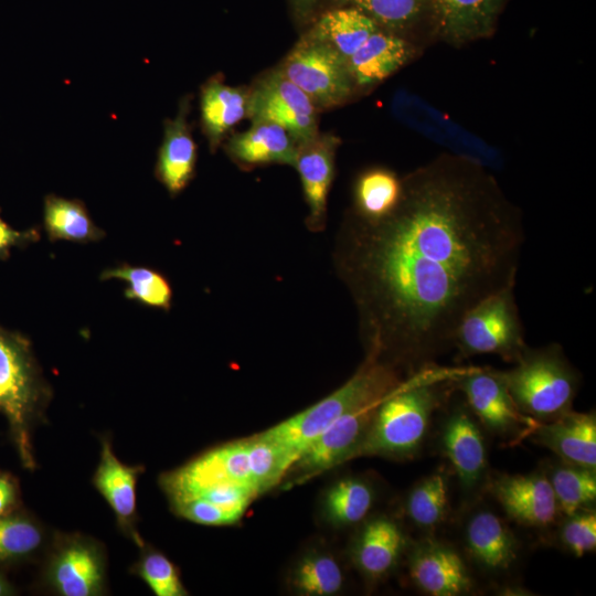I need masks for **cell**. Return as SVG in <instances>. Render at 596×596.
I'll use <instances>...</instances> for the list:
<instances>
[{"instance_id":"obj_43","label":"cell","mask_w":596,"mask_h":596,"mask_svg":"<svg viewBox=\"0 0 596 596\" xmlns=\"http://www.w3.org/2000/svg\"><path fill=\"white\" fill-rule=\"evenodd\" d=\"M13 594L10 583L0 574V596Z\"/></svg>"},{"instance_id":"obj_21","label":"cell","mask_w":596,"mask_h":596,"mask_svg":"<svg viewBox=\"0 0 596 596\" xmlns=\"http://www.w3.org/2000/svg\"><path fill=\"white\" fill-rule=\"evenodd\" d=\"M505 0H432L438 31L451 43L489 35Z\"/></svg>"},{"instance_id":"obj_39","label":"cell","mask_w":596,"mask_h":596,"mask_svg":"<svg viewBox=\"0 0 596 596\" xmlns=\"http://www.w3.org/2000/svg\"><path fill=\"white\" fill-rule=\"evenodd\" d=\"M180 517L204 525H230L240 519L217 505L199 498L171 501Z\"/></svg>"},{"instance_id":"obj_29","label":"cell","mask_w":596,"mask_h":596,"mask_svg":"<svg viewBox=\"0 0 596 596\" xmlns=\"http://www.w3.org/2000/svg\"><path fill=\"white\" fill-rule=\"evenodd\" d=\"M379 26L360 10L344 7L321 15L308 33L328 43L347 61Z\"/></svg>"},{"instance_id":"obj_2","label":"cell","mask_w":596,"mask_h":596,"mask_svg":"<svg viewBox=\"0 0 596 596\" xmlns=\"http://www.w3.org/2000/svg\"><path fill=\"white\" fill-rule=\"evenodd\" d=\"M466 370L429 363L411 373L377 404L353 458L413 457L424 441L433 413L455 389V380Z\"/></svg>"},{"instance_id":"obj_28","label":"cell","mask_w":596,"mask_h":596,"mask_svg":"<svg viewBox=\"0 0 596 596\" xmlns=\"http://www.w3.org/2000/svg\"><path fill=\"white\" fill-rule=\"evenodd\" d=\"M373 503L372 486L362 478L347 477L326 489L320 510L328 524L343 528L364 520Z\"/></svg>"},{"instance_id":"obj_5","label":"cell","mask_w":596,"mask_h":596,"mask_svg":"<svg viewBox=\"0 0 596 596\" xmlns=\"http://www.w3.org/2000/svg\"><path fill=\"white\" fill-rule=\"evenodd\" d=\"M500 374L518 408L538 422L571 411L579 385L577 372L556 343L528 348L513 368Z\"/></svg>"},{"instance_id":"obj_40","label":"cell","mask_w":596,"mask_h":596,"mask_svg":"<svg viewBox=\"0 0 596 596\" xmlns=\"http://www.w3.org/2000/svg\"><path fill=\"white\" fill-rule=\"evenodd\" d=\"M40 238V231L31 227L18 231L0 216V259L9 258L12 247H25Z\"/></svg>"},{"instance_id":"obj_3","label":"cell","mask_w":596,"mask_h":596,"mask_svg":"<svg viewBox=\"0 0 596 596\" xmlns=\"http://www.w3.org/2000/svg\"><path fill=\"white\" fill-rule=\"evenodd\" d=\"M402 382L401 370L366 355L358 371L338 390L257 436L280 448L292 465L301 451L336 421L379 403Z\"/></svg>"},{"instance_id":"obj_34","label":"cell","mask_w":596,"mask_h":596,"mask_svg":"<svg viewBox=\"0 0 596 596\" xmlns=\"http://www.w3.org/2000/svg\"><path fill=\"white\" fill-rule=\"evenodd\" d=\"M43 540L40 526L23 514L0 517V564L21 561L34 553Z\"/></svg>"},{"instance_id":"obj_33","label":"cell","mask_w":596,"mask_h":596,"mask_svg":"<svg viewBox=\"0 0 596 596\" xmlns=\"http://www.w3.org/2000/svg\"><path fill=\"white\" fill-rule=\"evenodd\" d=\"M547 478L558 510L565 515L582 509H588L595 502V470L563 461L552 470Z\"/></svg>"},{"instance_id":"obj_18","label":"cell","mask_w":596,"mask_h":596,"mask_svg":"<svg viewBox=\"0 0 596 596\" xmlns=\"http://www.w3.org/2000/svg\"><path fill=\"white\" fill-rule=\"evenodd\" d=\"M49 576L61 595H96L104 583L102 557L92 544L73 540L58 550L51 563Z\"/></svg>"},{"instance_id":"obj_6","label":"cell","mask_w":596,"mask_h":596,"mask_svg":"<svg viewBox=\"0 0 596 596\" xmlns=\"http://www.w3.org/2000/svg\"><path fill=\"white\" fill-rule=\"evenodd\" d=\"M453 348L458 358L496 354L515 362L529 348L514 296V286L507 287L478 302L457 326Z\"/></svg>"},{"instance_id":"obj_15","label":"cell","mask_w":596,"mask_h":596,"mask_svg":"<svg viewBox=\"0 0 596 596\" xmlns=\"http://www.w3.org/2000/svg\"><path fill=\"white\" fill-rule=\"evenodd\" d=\"M533 440L563 461L595 470L596 417L594 413L568 411L561 416L539 422L530 433Z\"/></svg>"},{"instance_id":"obj_37","label":"cell","mask_w":596,"mask_h":596,"mask_svg":"<svg viewBox=\"0 0 596 596\" xmlns=\"http://www.w3.org/2000/svg\"><path fill=\"white\" fill-rule=\"evenodd\" d=\"M564 547L577 557L595 550L596 513L592 508L578 510L570 515L560 529Z\"/></svg>"},{"instance_id":"obj_1","label":"cell","mask_w":596,"mask_h":596,"mask_svg":"<svg viewBox=\"0 0 596 596\" xmlns=\"http://www.w3.org/2000/svg\"><path fill=\"white\" fill-rule=\"evenodd\" d=\"M401 181L389 214L345 221L333 256L366 355L413 373L453 348L472 307L515 286L525 234L477 159L441 156Z\"/></svg>"},{"instance_id":"obj_11","label":"cell","mask_w":596,"mask_h":596,"mask_svg":"<svg viewBox=\"0 0 596 596\" xmlns=\"http://www.w3.org/2000/svg\"><path fill=\"white\" fill-rule=\"evenodd\" d=\"M379 403L342 416L315 438L288 470L295 473V481L306 480L345 460L353 459Z\"/></svg>"},{"instance_id":"obj_24","label":"cell","mask_w":596,"mask_h":596,"mask_svg":"<svg viewBox=\"0 0 596 596\" xmlns=\"http://www.w3.org/2000/svg\"><path fill=\"white\" fill-rule=\"evenodd\" d=\"M249 91L224 84L214 77L201 92V119L210 147L214 149L235 125L247 116Z\"/></svg>"},{"instance_id":"obj_17","label":"cell","mask_w":596,"mask_h":596,"mask_svg":"<svg viewBox=\"0 0 596 596\" xmlns=\"http://www.w3.org/2000/svg\"><path fill=\"white\" fill-rule=\"evenodd\" d=\"M405 549V536L398 524L385 515L366 521L350 547V557L369 581L385 578L396 566Z\"/></svg>"},{"instance_id":"obj_31","label":"cell","mask_w":596,"mask_h":596,"mask_svg":"<svg viewBox=\"0 0 596 596\" xmlns=\"http://www.w3.org/2000/svg\"><path fill=\"white\" fill-rule=\"evenodd\" d=\"M402 181L386 169L375 168L363 172L354 189L355 214L366 220H377L389 214L397 204Z\"/></svg>"},{"instance_id":"obj_9","label":"cell","mask_w":596,"mask_h":596,"mask_svg":"<svg viewBox=\"0 0 596 596\" xmlns=\"http://www.w3.org/2000/svg\"><path fill=\"white\" fill-rule=\"evenodd\" d=\"M219 483L245 486L259 494L249 438L206 451L182 468L167 473L161 482L170 500Z\"/></svg>"},{"instance_id":"obj_19","label":"cell","mask_w":596,"mask_h":596,"mask_svg":"<svg viewBox=\"0 0 596 596\" xmlns=\"http://www.w3.org/2000/svg\"><path fill=\"white\" fill-rule=\"evenodd\" d=\"M188 100H182L178 115L167 120L156 164V177L174 196L185 189L194 174L196 146L188 124Z\"/></svg>"},{"instance_id":"obj_26","label":"cell","mask_w":596,"mask_h":596,"mask_svg":"<svg viewBox=\"0 0 596 596\" xmlns=\"http://www.w3.org/2000/svg\"><path fill=\"white\" fill-rule=\"evenodd\" d=\"M344 572L328 551L312 549L291 566L287 584L291 592L304 596H332L344 586Z\"/></svg>"},{"instance_id":"obj_38","label":"cell","mask_w":596,"mask_h":596,"mask_svg":"<svg viewBox=\"0 0 596 596\" xmlns=\"http://www.w3.org/2000/svg\"><path fill=\"white\" fill-rule=\"evenodd\" d=\"M256 496L257 493L253 489L245 486L236 483H219L201 488L180 498L172 499L171 501L190 498L203 499L241 519L246 508Z\"/></svg>"},{"instance_id":"obj_20","label":"cell","mask_w":596,"mask_h":596,"mask_svg":"<svg viewBox=\"0 0 596 596\" xmlns=\"http://www.w3.org/2000/svg\"><path fill=\"white\" fill-rule=\"evenodd\" d=\"M413 47L392 31L379 26L345 61L354 84L370 86L382 82L412 56Z\"/></svg>"},{"instance_id":"obj_13","label":"cell","mask_w":596,"mask_h":596,"mask_svg":"<svg viewBox=\"0 0 596 596\" xmlns=\"http://www.w3.org/2000/svg\"><path fill=\"white\" fill-rule=\"evenodd\" d=\"M490 489L505 513L520 524L547 526L560 512L549 478L543 473L501 475Z\"/></svg>"},{"instance_id":"obj_10","label":"cell","mask_w":596,"mask_h":596,"mask_svg":"<svg viewBox=\"0 0 596 596\" xmlns=\"http://www.w3.org/2000/svg\"><path fill=\"white\" fill-rule=\"evenodd\" d=\"M454 385L479 422L498 436L530 434L539 423L518 408L499 370L467 368Z\"/></svg>"},{"instance_id":"obj_4","label":"cell","mask_w":596,"mask_h":596,"mask_svg":"<svg viewBox=\"0 0 596 596\" xmlns=\"http://www.w3.org/2000/svg\"><path fill=\"white\" fill-rule=\"evenodd\" d=\"M46 398L47 387L29 339L0 326V413L28 469L34 468L31 430Z\"/></svg>"},{"instance_id":"obj_42","label":"cell","mask_w":596,"mask_h":596,"mask_svg":"<svg viewBox=\"0 0 596 596\" xmlns=\"http://www.w3.org/2000/svg\"><path fill=\"white\" fill-rule=\"evenodd\" d=\"M317 0H292L297 11L300 14H308Z\"/></svg>"},{"instance_id":"obj_35","label":"cell","mask_w":596,"mask_h":596,"mask_svg":"<svg viewBox=\"0 0 596 596\" xmlns=\"http://www.w3.org/2000/svg\"><path fill=\"white\" fill-rule=\"evenodd\" d=\"M384 29L401 30L414 24L432 9V0H344Z\"/></svg>"},{"instance_id":"obj_25","label":"cell","mask_w":596,"mask_h":596,"mask_svg":"<svg viewBox=\"0 0 596 596\" xmlns=\"http://www.w3.org/2000/svg\"><path fill=\"white\" fill-rule=\"evenodd\" d=\"M140 471L139 467L121 464L110 444L104 440L94 485L124 524H129L136 511V483Z\"/></svg>"},{"instance_id":"obj_36","label":"cell","mask_w":596,"mask_h":596,"mask_svg":"<svg viewBox=\"0 0 596 596\" xmlns=\"http://www.w3.org/2000/svg\"><path fill=\"white\" fill-rule=\"evenodd\" d=\"M138 574L157 596H183L188 594L177 567L161 553H147L138 564Z\"/></svg>"},{"instance_id":"obj_27","label":"cell","mask_w":596,"mask_h":596,"mask_svg":"<svg viewBox=\"0 0 596 596\" xmlns=\"http://www.w3.org/2000/svg\"><path fill=\"white\" fill-rule=\"evenodd\" d=\"M43 223L50 241L81 244L100 241L105 232L94 223L86 206L78 200L49 194L44 199Z\"/></svg>"},{"instance_id":"obj_16","label":"cell","mask_w":596,"mask_h":596,"mask_svg":"<svg viewBox=\"0 0 596 596\" xmlns=\"http://www.w3.org/2000/svg\"><path fill=\"white\" fill-rule=\"evenodd\" d=\"M440 446L462 488L478 487L487 469V449L481 430L467 408L456 407L446 418Z\"/></svg>"},{"instance_id":"obj_23","label":"cell","mask_w":596,"mask_h":596,"mask_svg":"<svg viewBox=\"0 0 596 596\" xmlns=\"http://www.w3.org/2000/svg\"><path fill=\"white\" fill-rule=\"evenodd\" d=\"M470 556L490 572L511 567L518 556V542L508 525L488 510L471 515L465 529Z\"/></svg>"},{"instance_id":"obj_30","label":"cell","mask_w":596,"mask_h":596,"mask_svg":"<svg viewBox=\"0 0 596 596\" xmlns=\"http://www.w3.org/2000/svg\"><path fill=\"white\" fill-rule=\"evenodd\" d=\"M100 280L118 279L126 283L125 297L143 306L169 310L173 291L167 277L160 272L145 267L120 264L106 268Z\"/></svg>"},{"instance_id":"obj_8","label":"cell","mask_w":596,"mask_h":596,"mask_svg":"<svg viewBox=\"0 0 596 596\" xmlns=\"http://www.w3.org/2000/svg\"><path fill=\"white\" fill-rule=\"evenodd\" d=\"M317 110L280 68L263 76L248 93L247 117L281 126L298 146L318 135Z\"/></svg>"},{"instance_id":"obj_22","label":"cell","mask_w":596,"mask_h":596,"mask_svg":"<svg viewBox=\"0 0 596 596\" xmlns=\"http://www.w3.org/2000/svg\"><path fill=\"white\" fill-rule=\"evenodd\" d=\"M252 123L246 131L230 139L226 146L230 157L243 166L278 163L295 167L298 143L294 138L272 121Z\"/></svg>"},{"instance_id":"obj_7","label":"cell","mask_w":596,"mask_h":596,"mask_svg":"<svg viewBox=\"0 0 596 596\" xmlns=\"http://www.w3.org/2000/svg\"><path fill=\"white\" fill-rule=\"evenodd\" d=\"M279 68L317 108L341 104L353 89L354 82L344 58L309 33L297 42Z\"/></svg>"},{"instance_id":"obj_32","label":"cell","mask_w":596,"mask_h":596,"mask_svg":"<svg viewBox=\"0 0 596 596\" xmlns=\"http://www.w3.org/2000/svg\"><path fill=\"white\" fill-rule=\"evenodd\" d=\"M448 485L440 472L432 473L409 491L405 510L411 521L421 529L432 530L441 524L448 513Z\"/></svg>"},{"instance_id":"obj_14","label":"cell","mask_w":596,"mask_h":596,"mask_svg":"<svg viewBox=\"0 0 596 596\" xmlns=\"http://www.w3.org/2000/svg\"><path fill=\"white\" fill-rule=\"evenodd\" d=\"M339 139L332 135H317L298 146L295 163L309 213L307 227L319 232L327 220L328 194L334 177V158Z\"/></svg>"},{"instance_id":"obj_12","label":"cell","mask_w":596,"mask_h":596,"mask_svg":"<svg viewBox=\"0 0 596 596\" xmlns=\"http://www.w3.org/2000/svg\"><path fill=\"white\" fill-rule=\"evenodd\" d=\"M408 573L413 583L432 596H458L472 587L462 557L450 545L435 540H424L412 549Z\"/></svg>"},{"instance_id":"obj_41","label":"cell","mask_w":596,"mask_h":596,"mask_svg":"<svg viewBox=\"0 0 596 596\" xmlns=\"http://www.w3.org/2000/svg\"><path fill=\"white\" fill-rule=\"evenodd\" d=\"M19 503L17 480L9 473L0 471V517L11 513Z\"/></svg>"}]
</instances>
